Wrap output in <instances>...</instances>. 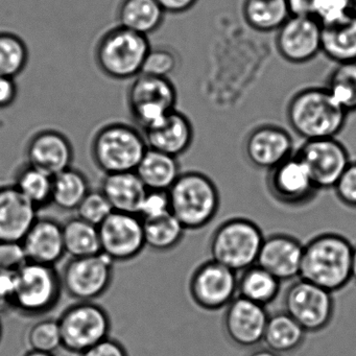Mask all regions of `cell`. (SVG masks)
<instances>
[{
	"mask_svg": "<svg viewBox=\"0 0 356 356\" xmlns=\"http://www.w3.org/2000/svg\"><path fill=\"white\" fill-rule=\"evenodd\" d=\"M353 245L339 233H324L304 245L299 278L331 293L343 291L352 279Z\"/></svg>",
	"mask_w": 356,
	"mask_h": 356,
	"instance_id": "obj_1",
	"label": "cell"
},
{
	"mask_svg": "<svg viewBox=\"0 0 356 356\" xmlns=\"http://www.w3.org/2000/svg\"><path fill=\"white\" fill-rule=\"evenodd\" d=\"M348 114L325 87L302 89L286 110L289 126L304 141L337 138L345 129Z\"/></svg>",
	"mask_w": 356,
	"mask_h": 356,
	"instance_id": "obj_2",
	"label": "cell"
},
{
	"mask_svg": "<svg viewBox=\"0 0 356 356\" xmlns=\"http://www.w3.org/2000/svg\"><path fill=\"white\" fill-rule=\"evenodd\" d=\"M168 193L170 211L186 230H199L207 226L220 208L218 187L202 172L181 174Z\"/></svg>",
	"mask_w": 356,
	"mask_h": 356,
	"instance_id": "obj_3",
	"label": "cell"
},
{
	"mask_svg": "<svg viewBox=\"0 0 356 356\" xmlns=\"http://www.w3.org/2000/svg\"><path fill=\"white\" fill-rule=\"evenodd\" d=\"M147 149L143 133L122 122L102 127L91 143L93 161L105 175L135 172Z\"/></svg>",
	"mask_w": 356,
	"mask_h": 356,
	"instance_id": "obj_4",
	"label": "cell"
},
{
	"mask_svg": "<svg viewBox=\"0 0 356 356\" xmlns=\"http://www.w3.org/2000/svg\"><path fill=\"white\" fill-rule=\"evenodd\" d=\"M152 49L149 37L118 26L107 31L95 47V61L104 74L113 80H131L143 72Z\"/></svg>",
	"mask_w": 356,
	"mask_h": 356,
	"instance_id": "obj_5",
	"label": "cell"
},
{
	"mask_svg": "<svg viewBox=\"0 0 356 356\" xmlns=\"http://www.w3.org/2000/svg\"><path fill=\"white\" fill-rule=\"evenodd\" d=\"M261 229L247 218L222 222L210 241L211 259L234 272H243L256 264L264 243Z\"/></svg>",
	"mask_w": 356,
	"mask_h": 356,
	"instance_id": "obj_6",
	"label": "cell"
},
{
	"mask_svg": "<svg viewBox=\"0 0 356 356\" xmlns=\"http://www.w3.org/2000/svg\"><path fill=\"white\" fill-rule=\"evenodd\" d=\"M62 291L61 275L55 266L29 261L15 275V310L29 316L49 314Z\"/></svg>",
	"mask_w": 356,
	"mask_h": 356,
	"instance_id": "obj_7",
	"label": "cell"
},
{
	"mask_svg": "<svg viewBox=\"0 0 356 356\" xmlns=\"http://www.w3.org/2000/svg\"><path fill=\"white\" fill-rule=\"evenodd\" d=\"M177 102L178 93L170 78L141 74L129 88V110L143 133L159 124L176 110Z\"/></svg>",
	"mask_w": 356,
	"mask_h": 356,
	"instance_id": "obj_8",
	"label": "cell"
},
{
	"mask_svg": "<svg viewBox=\"0 0 356 356\" xmlns=\"http://www.w3.org/2000/svg\"><path fill=\"white\" fill-rule=\"evenodd\" d=\"M62 348L70 353L83 352L109 337L111 318L105 308L95 302H76L59 318Z\"/></svg>",
	"mask_w": 356,
	"mask_h": 356,
	"instance_id": "obj_9",
	"label": "cell"
},
{
	"mask_svg": "<svg viewBox=\"0 0 356 356\" xmlns=\"http://www.w3.org/2000/svg\"><path fill=\"white\" fill-rule=\"evenodd\" d=\"M63 291L78 302H93L107 293L114 278V262L103 253L72 258L61 274Z\"/></svg>",
	"mask_w": 356,
	"mask_h": 356,
	"instance_id": "obj_10",
	"label": "cell"
},
{
	"mask_svg": "<svg viewBox=\"0 0 356 356\" xmlns=\"http://www.w3.org/2000/svg\"><path fill=\"white\" fill-rule=\"evenodd\" d=\"M284 309L306 332H318L329 326L335 314L333 293L299 278L285 291Z\"/></svg>",
	"mask_w": 356,
	"mask_h": 356,
	"instance_id": "obj_11",
	"label": "cell"
},
{
	"mask_svg": "<svg viewBox=\"0 0 356 356\" xmlns=\"http://www.w3.org/2000/svg\"><path fill=\"white\" fill-rule=\"evenodd\" d=\"M189 293L199 307L222 309L238 296L237 273L212 259L204 262L191 276Z\"/></svg>",
	"mask_w": 356,
	"mask_h": 356,
	"instance_id": "obj_12",
	"label": "cell"
},
{
	"mask_svg": "<svg viewBox=\"0 0 356 356\" xmlns=\"http://www.w3.org/2000/svg\"><path fill=\"white\" fill-rule=\"evenodd\" d=\"M101 253L112 261L126 262L140 255L145 248L140 216L113 211L99 226Z\"/></svg>",
	"mask_w": 356,
	"mask_h": 356,
	"instance_id": "obj_13",
	"label": "cell"
},
{
	"mask_svg": "<svg viewBox=\"0 0 356 356\" xmlns=\"http://www.w3.org/2000/svg\"><path fill=\"white\" fill-rule=\"evenodd\" d=\"M295 154L307 166L318 191L334 188L351 162L349 149L337 138L304 141Z\"/></svg>",
	"mask_w": 356,
	"mask_h": 356,
	"instance_id": "obj_14",
	"label": "cell"
},
{
	"mask_svg": "<svg viewBox=\"0 0 356 356\" xmlns=\"http://www.w3.org/2000/svg\"><path fill=\"white\" fill-rule=\"evenodd\" d=\"M266 187L278 203L289 207L309 203L318 191L307 166L296 154L268 170Z\"/></svg>",
	"mask_w": 356,
	"mask_h": 356,
	"instance_id": "obj_15",
	"label": "cell"
},
{
	"mask_svg": "<svg viewBox=\"0 0 356 356\" xmlns=\"http://www.w3.org/2000/svg\"><path fill=\"white\" fill-rule=\"evenodd\" d=\"M277 51L291 64H305L322 53V24L314 17L291 16L277 31Z\"/></svg>",
	"mask_w": 356,
	"mask_h": 356,
	"instance_id": "obj_16",
	"label": "cell"
},
{
	"mask_svg": "<svg viewBox=\"0 0 356 356\" xmlns=\"http://www.w3.org/2000/svg\"><path fill=\"white\" fill-rule=\"evenodd\" d=\"M226 308L225 331L232 343L251 348L264 341L270 318L264 306L237 296Z\"/></svg>",
	"mask_w": 356,
	"mask_h": 356,
	"instance_id": "obj_17",
	"label": "cell"
},
{
	"mask_svg": "<svg viewBox=\"0 0 356 356\" xmlns=\"http://www.w3.org/2000/svg\"><path fill=\"white\" fill-rule=\"evenodd\" d=\"M245 154L252 165L268 172L293 155V138L281 127L264 124L248 135Z\"/></svg>",
	"mask_w": 356,
	"mask_h": 356,
	"instance_id": "obj_18",
	"label": "cell"
},
{
	"mask_svg": "<svg viewBox=\"0 0 356 356\" xmlns=\"http://www.w3.org/2000/svg\"><path fill=\"white\" fill-rule=\"evenodd\" d=\"M26 155L28 164L55 177L72 168L74 152L66 135L47 129L33 135L26 145Z\"/></svg>",
	"mask_w": 356,
	"mask_h": 356,
	"instance_id": "obj_19",
	"label": "cell"
},
{
	"mask_svg": "<svg viewBox=\"0 0 356 356\" xmlns=\"http://www.w3.org/2000/svg\"><path fill=\"white\" fill-rule=\"evenodd\" d=\"M304 245L286 234H273L264 238L256 264L282 281L300 276Z\"/></svg>",
	"mask_w": 356,
	"mask_h": 356,
	"instance_id": "obj_20",
	"label": "cell"
},
{
	"mask_svg": "<svg viewBox=\"0 0 356 356\" xmlns=\"http://www.w3.org/2000/svg\"><path fill=\"white\" fill-rule=\"evenodd\" d=\"M37 211L14 185L0 186V241L22 243L38 218Z\"/></svg>",
	"mask_w": 356,
	"mask_h": 356,
	"instance_id": "obj_21",
	"label": "cell"
},
{
	"mask_svg": "<svg viewBox=\"0 0 356 356\" xmlns=\"http://www.w3.org/2000/svg\"><path fill=\"white\" fill-rule=\"evenodd\" d=\"M22 243L34 264L55 266L66 254L63 226L53 218H37Z\"/></svg>",
	"mask_w": 356,
	"mask_h": 356,
	"instance_id": "obj_22",
	"label": "cell"
},
{
	"mask_svg": "<svg viewBox=\"0 0 356 356\" xmlns=\"http://www.w3.org/2000/svg\"><path fill=\"white\" fill-rule=\"evenodd\" d=\"M143 135L149 149L178 158L191 149L195 131L189 118L176 109Z\"/></svg>",
	"mask_w": 356,
	"mask_h": 356,
	"instance_id": "obj_23",
	"label": "cell"
},
{
	"mask_svg": "<svg viewBox=\"0 0 356 356\" xmlns=\"http://www.w3.org/2000/svg\"><path fill=\"white\" fill-rule=\"evenodd\" d=\"M113 211L137 214L147 193V187L136 172L105 175L101 189Z\"/></svg>",
	"mask_w": 356,
	"mask_h": 356,
	"instance_id": "obj_24",
	"label": "cell"
},
{
	"mask_svg": "<svg viewBox=\"0 0 356 356\" xmlns=\"http://www.w3.org/2000/svg\"><path fill=\"white\" fill-rule=\"evenodd\" d=\"M135 172L147 191H168L181 175L178 158L149 147Z\"/></svg>",
	"mask_w": 356,
	"mask_h": 356,
	"instance_id": "obj_25",
	"label": "cell"
},
{
	"mask_svg": "<svg viewBox=\"0 0 356 356\" xmlns=\"http://www.w3.org/2000/svg\"><path fill=\"white\" fill-rule=\"evenodd\" d=\"M164 15L157 0H122L118 9V26L149 37L159 30Z\"/></svg>",
	"mask_w": 356,
	"mask_h": 356,
	"instance_id": "obj_26",
	"label": "cell"
},
{
	"mask_svg": "<svg viewBox=\"0 0 356 356\" xmlns=\"http://www.w3.org/2000/svg\"><path fill=\"white\" fill-rule=\"evenodd\" d=\"M322 54L335 64L356 62V14L322 26Z\"/></svg>",
	"mask_w": 356,
	"mask_h": 356,
	"instance_id": "obj_27",
	"label": "cell"
},
{
	"mask_svg": "<svg viewBox=\"0 0 356 356\" xmlns=\"http://www.w3.org/2000/svg\"><path fill=\"white\" fill-rule=\"evenodd\" d=\"M243 17L258 33L277 32L291 17L285 0H243Z\"/></svg>",
	"mask_w": 356,
	"mask_h": 356,
	"instance_id": "obj_28",
	"label": "cell"
},
{
	"mask_svg": "<svg viewBox=\"0 0 356 356\" xmlns=\"http://www.w3.org/2000/svg\"><path fill=\"white\" fill-rule=\"evenodd\" d=\"M306 331L286 312H278L268 318L264 331L266 347L277 354L291 353L305 339Z\"/></svg>",
	"mask_w": 356,
	"mask_h": 356,
	"instance_id": "obj_29",
	"label": "cell"
},
{
	"mask_svg": "<svg viewBox=\"0 0 356 356\" xmlns=\"http://www.w3.org/2000/svg\"><path fill=\"white\" fill-rule=\"evenodd\" d=\"M281 281L258 264L243 270L238 278V296L266 307L278 297Z\"/></svg>",
	"mask_w": 356,
	"mask_h": 356,
	"instance_id": "obj_30",
	"label": "cell"
},
{
	"mask_svg": "<svg viewBox=\"0 0 356 356\" xmlns=\"http://www.w3.org/2000/svg\"><path fill=\"white\" fill-rule=\"evenodd\" d=\"M89 191L87 177L72 166L53 177L51 204L64 211H74Z\"/></svg>",
	"mask_w": 356,
	"mask_h": 356,
	"instance_id": "obj_31",
	"label": "cell"
},
{
	"mask_svg": "<svg viewBox=\"0 0 356 356\" xmlns=\"http://www.w3.org/2000/svg\"><path fill=\"white\" fill-rule=\"evenodd\" d=\"M145 247L157 252H168L180 245L184 237V228L172 213L143 220Z\"/></svg>",
	"mask_w": 356,
	"mask_h": 356,
	"instance_id": "obj_32",
	"label": "cell"
},
{
	"mask_svg": "<svg viewBox=\"0 0 356 356\" xmlns=\"http://www.w3.org/2000/svg\"><path fill=\"white\" fill-rule=\"evenodd\" d=\"M65 252L72 258L86 257L101 253L99 227L82 218H72L63 225Z\"/></svg>",
	"mask_w": 356,
	"mask_h": 356,
	"instance_id": "obj_33",
	"label": "cell"
},
{
	"mask_svg": "<svg viewBox=\"0 0 356 356\" xmlns=\"http://www.w3.org/2000/svg\"><path fill=\"white\" fill-rule=\"evenodd\" d=\"M13 185L37 209L51 204L53 177L30 164L17 170Z\"/></svg>",
	"mask_w": 356,
	"mask_h": 356,
	"instance_id": "obj_34",
	"label": "cell"
},
{
	"mask_svg": "<svg viewBox=\"0 0 356 356\" xmlns=\"http://www.w3.org/2000/svg\"><path fill=\"white\" fill-rule=\"evenodd\" d=\"M325 88L348 113L356 112V62L337 64Z\"/></svg>",
	"mask_w": 356,
	"mask_h": 356,
	"instance_id": "obj_35",
	"label": "cell"
},
{
	"mask_svg": "<svg viewBox=\"0 0 356 356\" xmlns=\"http://www.w3.org/2000/svg\"><path fill=\"white\" fill-rule=\"evenodd\" d=\"M28 45L11 32H0V76L16 79L29 63Z\"/></svg>",
	"mask_w": 356,
	"mask_h": 356,
	"instance_id": "obj_36",
	"label": "cell"
},
{
	"mask_svg": "<svg viewBox=\"0 0 356 356\" xmlns=\"http://www.w3.org/2000/svg\"><path fill=\"white\" fill-rule=\"evenodd\" d=\"M29 350L55 353L62 347L61 331L58 320L43 318L29 327L26 332Z\"/></svg>",
	"mask_w": 356,
	"mask_h": 356,
	"instance_id": "obj_37",
	"label": "cell"
},
{
	"mask_svg": "<svg viewBox=\"0 0 356 356\" xmlns=\"http://www.w3.org/2000/svg\"><path fill=\"white\" fill-rule=\"evenodd\" d=\"M78 218L99 227L113 212L109 201L101 191H90L76 208Z\"/></svg>",
	"mask_w": 356,
	"mask_h": 356,
	"instance_id": "obj_38",
	"label": "cell"
},
{
	"mask_svg": "<svg viewBox=\"0 0 356 356\" xmlns=\"http://www.w3.org/2000/svg\"><path fill=\"white\" fill-rule=\"evenodd\" d=\"M178 66V58L172 49L152 47L145 58L141 74L147 76L170 78Z\"/></svg>",
	"mask_w": 356,
	"mask_h": 356,
	"instance_id": "obj_39",
	"label": "cell"
},
{
	"mask_svg": "<svg viewBox=\"0 0 356 356\" xmlns=\"http://www.w3.org/2000/svg\"><path fill=\"white\" fill-rule=\"evenodd\" d=\"M356 14V0H316L314 18L322 26L335 24Z\"/></svg>",
	"mask_w": 356,
	"mask_h": 356,
	"instance_id": "obj_40",
	"label": "cell"
},
{
	"mask_svg": "<svg viewBox=\"0 0 356 356\" xmlns=\"http://www.w3.org/2000/svg\"><path fill=\"white\" fill-rule=\"evenodd\" d=\"M28 262L22 243L0 241V273L16 275Z\"/></svg>",
	"mask_w": 356,
	"mask_h": 356,
	"instance_id": "obj_41",
	"label": "cell"
},
{
	"mask_svg": "<svg viewBox=\"0 0 356 356\" xmlns=\"http://www.w3.org/2000/svg\"><path fill=\"white\" fill-rule=\"evenodd\" d=\"M333 191L343 207L356 209V160H351Z\"/></svg>",
	"mask_w": 356,
	"mask_h": 356,
	"instance_id": "obj_42",
	"label": "cell"
},
{
	"mask_svg": "<svg viewBox=\"0 0 356 356\" xmlns=\"http://www.w3.org/2000/svg\"><path fill=\"white\" fill-rule=\"evenodd\" d=\"M170 211V197L168 191H147L141 202L138 216L141 220L158 218Z\"/></svg>",
	"mask_w": 356,
	"mask_h": 356,
	"instance_id": "obj_43",
	"label": "cell"
},
{
	"mask_svg": "<svg viewBox=\"0 0 356 356\" xmlns=\"http://www.w3.org/2000/svg\"><path fill=\"white\" fill-rule=\"evenodd\" d=\"M15 310V275L0 273V314Z\"/></svg>",
	"mask_w": 356,
	"mask_h": 356,
	"instance_id": "obj_44",
	"label": "cell"
},
{
	"mask_svg": "<svg viewBox=\"0 0 356 356\" xmlns=\"http://www.w3.org/2000/svg\"><path fill=\"white\" fill-rule=\"evenodd\" d=\"M81 356H129L126 348L116 339H104L101 343L89 348Z\"/></svg>",
	"mask_w": 356,
	"mask_h": 356,
	"instance_id": "obj_45",
	"label": "cell"
},
{
	"mask_svg": "<svg viewBox=\"0 0 356 356\" xmlns=\"http://www.w3.org/2000/svg\"><path fill=\"white\" fill-rule=\"evenodd\" d=\"M18 87L15 79L0 76V109H7L15 103Z\"/></svg>",
	"mask_w": 356,
	"mask_h": 356,
	"instance_id": "obj_46",
	"label": "cell"
},
{
	"mask_svg": "<svg viewBox=\"0 0 356 356\" xmlns=\"http://www.w3.org/2000/svg\"><path fill=\"white\" fill-rule=\"evenodd\" d=\"M291 16L314 17L316 0H285Z\"/></svg>",
	"mask_w": 356,
	"mask_h": 356,
	"instance_id": "obj_47",
	"label": "cell"
},
{
	"mask_svg": "<svg viewBox=\"0 0 356 356\" xmlns=\"http://www.w3.org/2000/svg\"><path fill=\"white\" fill-rule=\"evenodd\" d=\"M165 13L182 14L195 7L197 0H157Z\"/></svg>",
	"mask_w": 356,
	"mask_h": 356,
	"instance_id": "obj_48",
	"label": "cell"
},
{
	"mask_svg": "<svg viewBox=\"0 0 356 356\" xmlns=\"http://www.w3.org/2000/svg\"><path fill=\"white\" fill-rule=\"evenodd\" d=\"M249 356H280L277 354L276 352L272 351V350L264 348V349L256 350L253 353L250 354Z\"/></svg>",
	"mask_w": 356,
	"mask_h": 356,
	"instance_id": "obj_49",
	"label": "cell"
},
{
	"mask_svg": "<svg viewBox=\"0 0 356 356\" xmlns=\"http://www.w3.org/2000/svg\"><path fill=\"white\" fill-rule=\"evenodd\" d=\"M24 356H56L55 353L51 352L37 351V350H29Z\"/></svg>",
	"mask_w": 356,
	"mask_h": 356,
	"instance_id": "obj_50",
	"label": "cell"
},
{
	"mask_svg": "<svg viewBox=\"0 0 356 356\" xmlns=\"http://www.w3.org/2000/svg\"><path fill=\"white\" fill-rule=\"evenodd\" d=\"M352 280L356 282V245L353 248V256H352Z\"/></svg>",
	"mask_w": 356,
	"mask_h": 356,
	"instance_id": "obj_51",
	"label": "cell"
},
{
	"mask_svg": "<svg viewBox=\"0 0 356 356\" xmlns=\"http://www.w3.org/2000/svg\"><path fill=\"white\" fill-rule=\"evenodd\" d=\"M3 324H1V321H0V341H1V339H3Z\"/></svg>",
	"mask_w": 356,
	"mask_h": 356,
	"instance_id": "obj_52",
	"label": "cell"
}]
</instances>
